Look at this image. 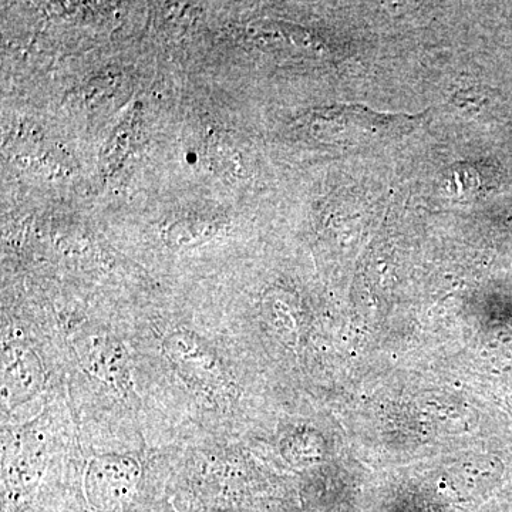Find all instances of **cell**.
Here are the masks:
<instances>
[{"label":"cell","instance_id":"obj_1","mask_svg":"<svg viewBox=\"0 0 512 512\" xmlns=\"http://www.w3.org/2000/svg\"><path fill=\"white\" fill-rule=\"evenodd\" d=\"M423 117L376 113L360 104H338L308 111L296 120V128L320 143L363 146L402 137Z\"/></svg>","mask_w":512,"mask_h":512},{"label":"cell","instance_id":"obj_2","mask_svg":"<svg viewBox=\"0 0 512 512\" xmlns=\"http://www.w3.org/2000/svg\"><path fill=\"white\" fill-rule=\"evenodd\" d=\"M140 470L136 461L123 457L97 458L90 466L87 487L100 507L121 505L136 488Z\"/></svg>","mask_w":512,"mask_h":512},{"label":"cell","instance_id":"obj_3","mask_svg":"<svg viewBox=\"0 0 512 512\" xmlns=\"http://www.w3.org/2000/svg\"><path fill=\"white\" fill-rule=\"evenodd\" d=\"M165 348L171 357L183 365L200 369L202 373L210 376H221V366L217 357L191 333H174L165 343Z\"/></svg>","mask_w":512,"mask_h":512},{"label":"cell","instance_id":"obj_4","mask_svg":"<svg viewBox=\"0 0 512 512\" xmlns=\"http://www.w3.org/2000/svg\"><path fill=\"white\" fill-rule=\"evenodd\" d=\"M138 111V106L134 107L121 123L117 124L101 151V168L104 174H113L119 170L130 153L138 127Z\"/></svg>","mask_w":512,"mask_h":512},{"label":"cell","instance_id":"obj_5","mask_svg":"<svg viewBox=\"0 0 512 512\" xmlns=\"http://www.w3.org/2000/svg\"><path fill=\"white\" fill-rule=\"evenodd\" d=\"M221 224L218 221L210 220V218H185L173 222L165 229V239L168 244L183 245L200 244V242L208 241L218 234Z\"/></svg>","mask_w":512,"mask_h":512},{"label":"cell","instance_id":"obj_6","mask_svg":"<svg viewBox=\"0 0 512 512\" xmlns=\"http://www.w3.org/2000/svg\"><path fill=\"white\" fill-rule=\"evenodd\" d=\"M37 369V365L35 362L30 360V355L19 356L18 352H16V359L13 365L8 366V372H6V382H8L9 387H13L15 390L16 396L18 394H28L30 390H32L33 383L35 382V377L32 376L33 370Z\"/></svg>","mask_w":512,"mask_h":512},{"label":"cell","instance_id":"obj_7","mask_svg":"<svg viewBox=\"0 0 512 512\" xmlns=\"http://www.w3.org/2000/svg\"><path fill=\"white\" fill-rule=\"evenodd\" d=\"M116 77L107 74V76H97L93 80H90L86 86V92H84V99L87 101H97L101 97L107 96L111 93V90L116 87Z\"/></svg>","mask_w":512,"mask_h":512}]
</instances>
